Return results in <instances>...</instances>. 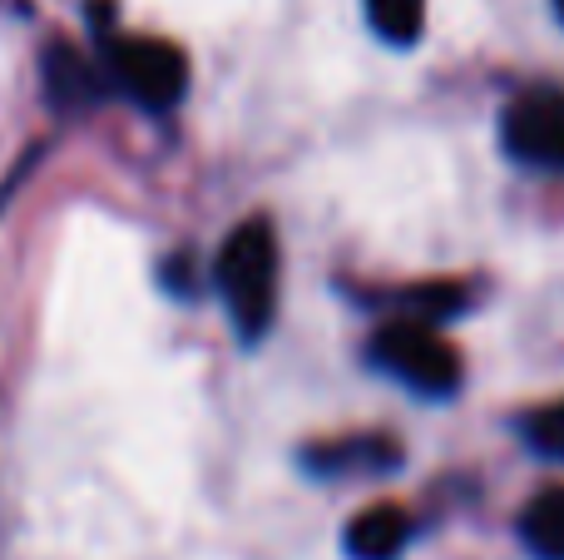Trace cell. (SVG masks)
Masks as SVG:
<instances>
[{
	"instance_id": "obj_1",
	"label": "cell",
	"mask_w": 564,
	"mask_h": 560,
	"mask_svg": "<svg viewBox=\"0 0 564 560\" xmlns=\"http://www.w3.org/2000/svg\"><path fill=\"white\" fill-rule=\"evenodd\" d=\"M218 293L224 308L234 317L238 337L258 343L273 327V308H278V234L268 218H248L228 234L224 254H218Z\"/></svg>"
},
{
	"instance_id": "obj_2",
	"label": "cell",
	"mask_w": 564,
	"mask_h": 560,
	"mask_svg": "<svg viewBox=\"0 0 564 560\" xmlns=\"http://www.w3.org/2000/svg\"><path fill=\"white\" fill-rule=\"evenodd\" d=\"M371 363L421 397H451L460 387V353L426 317H391L371 337Z\"/></svg>"
},
{
	"instance_id": "obj_3",
	"label": "cell",
	"mask_w": 564,
	"mask_h": 560,
	"mask_svg": "<svg viewBox=\"0 0 564 560\" xmlns=\"http://www.w3.org/2000/svg\"><path fill=\"white\" fill-rule=\"evenodd\" d=\"M105 65H109V85L124 99H134L139 109H149V115L174 109L188 89V60L169 40H149V35L109 40Z\"/></svg>"
},
{
	"instance_id": "obj_4",
	"label": "cell",
	"mask_w": 564,
	"mask_h": 560,
	"mask_svg": "<svg viewBox=\"0 0 564 560\" xmlns=\"http://www.w3.org/2000/svg\"><path fill=\"white\" fill-rule=\"evenodd\" d=\"M506 149L525 164L564 169V89H530L506 109Z\"/></svg>"
},
{
	"instance_id": "obj_5",
	"label": "cell",
	"mask_w": 564,
	"mask_h": 560,
	"mask_svg": "<svg viewBox=\"0 0 564 560\" xmlns=\"http://www.w3.org/2000/svg\"><path fill=\"white\" fill-rule=\"evenodd\" d=\"M406 541H411V516L401 506H367L341 536L351 560H397L406 551Z\"/></svg>"
},
{
	"instance_id": "obj_6",
	"label": "cell",
	"mask_w": 564,
	"mask_h": 560,
	"mask_svg": "<svg viewBox=\"0 0 564 560\" xmlns=\"http://www.w3.org/2000/svg\"><path fill=\"white\" fill-rule=\"evenodd\" d=\"M45 89H50V99H55L59 109H85V105H95V99L105 95L109 79L99 75L85 55H75L69 45H55L45 55Z\"/></svg>"
},
{
	"instance_id": "obj_7",
	"label": "cell",
	"mask_w": 564,
	"mask_h": 560,
	"mask_svg": "<svg viewBox=\"0 0 564 560\" xmlns=\"http://www.w3.org/2000/svg\"><path fill=\"white\" fill-rule=\"evenodd\" d=\"M520 536H525L530 556L540 560H564V486H550L520 516Z\"/></svg>"
},
{
	"instance_id": "obj_8",
	"label": "cell",
	"mask_w": 564,
	"mask_h": 560,
	"mask_svg": "<svg viewBox=\"0 0 564 560\" xmlns=\"http://www.w3.org/2000/svg\"><path fill=\"white\" fill-rule=\"evenodd\" d=\"M391 462H397V446L377 442V437H361V442H337V446H322V452L307 456V466H312V472H322V476H341V472H351V466L377 472V466H391Z\"/></svg>"
},
{
	"instance_id": "obj_9",
	"label": "cell",
	"mask_w": 564,
	"mask_h": 560,
	"mask_svg": "<svg viewBox=\"0 0 564 560\" xmlns=\"http://www.w3.org/2000/svg\"><path fill=\"white\" fill-rule=\"evenodd\" d=\"M367 20L387 45H416L426 30V0H367Z\"/></svg>"
},
{
	"instance_id": "obj_10",
	"label": "cell",
	"mask_w": 564,
	"mask_h": 560,
	"mask_svg": "<svg viewBox=\"0 0 564 560\" xmlns=\"http://www.w3.org/2000/svg\"><path fill=\"white\" fill-rule=\"evenodd\" d=\"M530 437H535L540 452H550V456H560V462H564V402L545 407V412L530 422Z\"/></svg>"
},
{
	"instance_id": "obj_11",
	"label": "cell",
	"mask_w": 564,
	"mask_h": 560,
	"mask_svg": "<svg viewBox=\"0 0 564 560\" xmlns=\"http://www.w3.org/2000/svg\"><path fill=\"white\" fill-rule=\"evenodd\" d=\"M555 10H560V20H564V0H555Z\"/></svg>"
}]
</instances>
